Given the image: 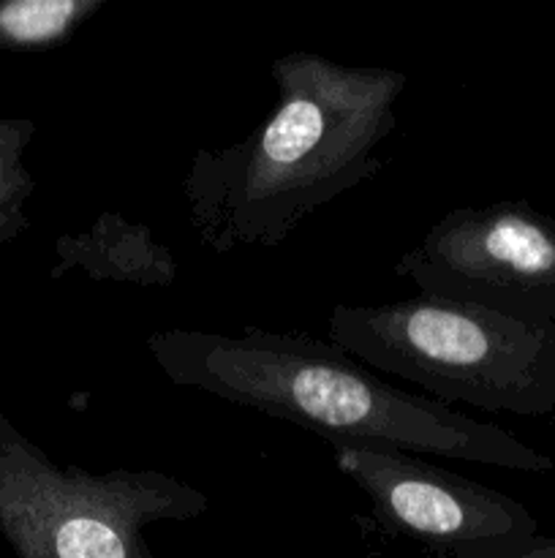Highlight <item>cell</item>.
I'll list each match as a JSON object with an SVG mask.
<instances>
[{"mask_svg": "<svg viewBox=\"0 0 555 558\" xmlns=\"http://www.w3.org/2000/svg\"><path fill=\"white\" fill-rule=\"evenodd\" d=\"M326 336L370 371L400 376L446 407L555 414V325L417 294L400 303L335 305Z\"/></svg>", "mask_w": 555, "mask_h": 558, "instance_id": "cell-3", "label": "cell"}, {"mask_svg": "<svg viewBox=\"0 0 555 558\" xmlns=\"http://www.w3.org/2000/svg\"><path fill=\"white\" fill-rule=\"evenodd\" d=\"M71 270L85 272L98 283L166 289L177 281L180 265L147 223L103 210L85 232L63 234L54 243L52 278Z\"/></svg>", "mask_w": 555, "mask_h": 558, "instance_id": "cell-7", "label": "cell"}, {"mask_svg": "<svg viewBox=\"0 0 555 558\" xmlns=\"http://www.w3.org/2000/svg\"><path fill=\"white\" fill-rule=\"evenodd\" d=\"M452 558H555V537H526L515 543L477 545V548L455 550Z\"/></svg>", "mask_w": 555, "mask_h": 558, "instance_id": "cell-10", "label": "cell"}, {"mask_svg": "<svg viewBox=\"0 0 555 558\" xmlns=\"http://www.w3.org/2000/svg\"><path fill=\"white\" fill-rule=\"evenodd\" d=\"M278 98L245 140L196 150L183 178L188 223L212 254L275 248L326 202L375 178L408 76L386 65L286 52Z\"/></svg>", "mask_w": 555, "mask_h": 558, "instance_id": "cell-1", "label": "cell"}, {"mask_svg": "<svg viewBox=\"0 0 555 558\" xmlns=\"http://www.w3.org/2000/svg\"><path fill=\"white\" fill-rule=\"evenodd\" d=\"M147 352L172 385L303 425L330 445L390 447L531 474L555 469L553 458L509 430L397 390L335 343L310 336L169 327L147 338Z\"/></svg>", "mask_w": 555, "mask_h": 558, "instance_id": "cell-2", "label": "cell"}, {"mask_svg": "<svg viewBox=\"0 0 555 558\" xmlns=\"http://www.w3.org/2000/svg\"><path fill=\"white\" fill-rule=\"evenodd\" d=\"M207 510L210 499L172 474L58 463L0 412V534L16 558H156L145 529Z\"/></svg>", "mask_w": 555, "mask_h": 558, "instance_id": "cell-4", "label": "cell"}, {"mask_svg": "<svg viewBox=\"0 0 555 558\" xmlns=\"http://www.w3.org/2000/svg\"><path fill=\"white\" fill-rule=\"evenodd\" d=\"M332 461L362 490L384 532L449 556L539 534L536 518L517 499L433 466L414 452L332 441Z\"/></svg>", "mask_w": 555, "mask_h": 558, "instance_id": "cell-6", "label": "cell"}, {"mask_svg": "<svg viewBox=\"0 0 555 558\" xmlns=\"http://www.w3.org/2000/svg\"><path fill=\"white\" fill-rule=\"evenodd\" d=\"M109 0H0V52L63 47Z\"/></svg>", "mask_w": 555, "mask_h": 558, "instance_id": "cell-8", "label": "cell"}, {"mask_svg": "<svg viewBox=\"0 0 555 558\" xmlns=\"http://www.w3.org/2000/svg\"><path fill=\"white\" fill-rule=\"evenodd\" d=\"M33 136V120L0 118V245L20 238L30 223L25 207L36 191V178L27 169L25 153Z\"/></svg>", "mask_w": 555, "mask_h": 558, "instance_id": "cell-9", "label": "cell"}, {"mask_svg": "<svg viewBox=\"0 0 555 558\" xmlns=\"http://www.w3.org/2000/svg\"><path fill=\"white\" fill-rule=\"evenodd\" d=\"M419 294L555 325V221L522 199L457 207L395 262Z\"/></svg>", "mask_w": 555, "mask_h": 558, "instance_id": "cell-5", "label": "cell"}]
</instances>
